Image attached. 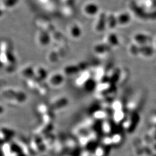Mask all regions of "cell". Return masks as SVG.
Instances as JSON below:
<instances>
[{
  "instance_id": "7a4b0ae2",
  "label": "cell",
  "mask_w": 156,
  "mask_h": 156,
  "mask_svg": "<svg viewBox=\"0 0 156 156\" xmlns=\"http://www.w3.org/2000/svg\"><path fill=\"white\" fill-rule=\"evenodd\" d=\"M99 10V6L95 2H89L86 3L83 7L84 13L89 16H94L97 15Z\"/></svg>"
},
{
  "instance_id": "6da1fadb",
  "label": "cell",
  "mask_w": 156,
  "mask_h": 156,
  "mask_svg": "<svg viewBox=\"0 0 156 156\" xmlns=\"http://www.w3.org/2000/svg\"><path fill=\"white\" fill-rule=\"evenodd\" d=\"M116 23L122 26L128 25L131 21V16L128 12L120 11L115 15Z\"/></svg>"
}]
</instances>
